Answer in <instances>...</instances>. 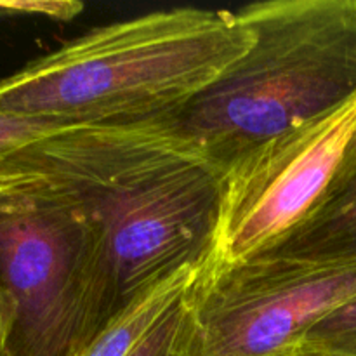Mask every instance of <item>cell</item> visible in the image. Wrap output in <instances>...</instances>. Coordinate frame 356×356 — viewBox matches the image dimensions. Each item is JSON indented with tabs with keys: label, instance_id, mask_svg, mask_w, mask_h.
I'll list each match as a JSON object with an SVG mask.
<instances>
[{
	"label": "cell",
	"instance_id": "cell-7",
	"mask_svg": "<svg viewBox=\"0 0 356 356\" xmlns=\"http://www.w3.org/2000/svg\"><path fill=\"white\" fill-rule=\"evenodd\" d=\"M282 250L356 252V163L339 197L298 240Z\"/></svg>",
	"mask_w": 356,
	"mask_h": 356
},
{
	"label": "cell",
	"instance_id": "cell-5",
	"mask_svg": "<svg viewBox=\"0 0 356 356\" xmlns=\"http://www.w3.org/2000/svg\"><path fill=\"white\" fill-rule=\"evenodd\" d=\"M222 165L191 136L152 153L80 204L96 221L122 306L207 256Z\"/></svg>",
	"mask_w": 356,
	"mask_h": 356
},
{
	"label": "cell",
	"instance_id": "cell-11",
	"mask_svg": "<svg viewBox=\"0 0 356 356\" xmlns=\"http://www.w3.org/2000/svg\"><path fill=\"white\" fill-rule=\"evenodd\" d=\"M83 9L79 2H47V0H0V14H38L54 19H73Z\"/></svg>",
	"mask_w": 356,
	"mask_h": 356
},
{
	"label": "cell",
	"instance_id": "cell-12",
	"mask_svg": "<svg viewBox=\"0 0 356 356\" xmlns=\"http://www.w3.org/2000/svg\"><path fill=\"white\" fill-rule=\"evenodd\" d=\"M16 301L0 278V356H6L14 325H16Z\"/></svg>",
	"mask_w": 356,
	"mask_h": 356
},
{
	"label": "cell",
	"instance_id": "cell-15",
	"mask_svg": "<svg viewBox=\"0 0 356 356\" xmlns=\"http://www.w3.org/2000/svg\"><path fill=\"white\" fill-rule=\"evenodd\" d=\"M298 348L299 346H296L292 351H287V353H282V355H273V356H296V353H298Z\"/></svg>",
	"mask_w": 356,
	"mask_h": 356
},
{
	"label": "cell",
	"instance_id": "cell-4",
	"mask_svg": "<svg viewBox=\"0 0 356 356\" xmlns=\"http://www.w3.org/2000/svg\"><path fill=\"white\" fill-rule=\"evenodd\" d=\"M356 163V97L229 160L197 284L298 240L339 197Z\"/></svg>",
	"mask_w": 356,
	"mask_h": 356
},
{
	"label": "cell",
	"instance_id": "cell-14",
	"mask_svg": "<svg viewBox=\"0 0 356 356\" xmlns=\"http://www.w3.org/2000/svg\"><path fill=\"white\" fill-rule=\"evenodd\" d=\"M24 179H26V177H24L23 174L16 172V170L13 169H7L6 165L0 163V193L6 190H10V188L14 186H19L21 183H24Z\"/></svg>",
	"mask_w": 356,
	"mask_h": 356
},
{
	"label": "cell",
	"instance_id": "cell-8",
	"mask_svg": "<svg viewBox=\"0 0 356 356\" xmlns=\"http://www.w3.org/2000/svg\"><path fill=\"white\" fill-rule=\"evenodd\" d=\"M72 125L56 124L42 118L0 113V162L38 141L51 138Z\"/></svg>",
	"mask_w": 356,
	"mask_h": 356
},
{
	"label": "cell",
	"instance_id": "cell-3",
	"mask_svg": "<svg viewBox=\"0 0 356 356\" xmlns=\"http://www.w3.org/2000/svg\"><path fill=\"white\" fill-rule=\"evenodd\" d=\"M0 278L17 312L6 356H82L122 308L96 221L28 179L0 193Z\"/></svg>",
	"mask_w": 356,
	"mask_h": 356
},
{
	"label": "cell",
	"instance_id": "cell-10",
	"mask_svg": "<svg viewBox=\"0 0 356 356\" xmlns=\"http://www.w3.org/2000/svg\"><path fill=\"white\" fill-rule=\"evenodd\" d=\"M186 302L188 299L163 318L131 356H179L186 325Z\"/></svg>",
	"mask_w": 356,
	"mask_h": 356
},
{
	"label": "cell",
	"instance_id": "cell-9",
	"mask_svg": "<svg viewBox=\"0 0 356 356\" xmlns=\"http://www.w3.org/2000/svg\"><path fill=\"white\" fill-rule=\"evenodd\" d=\"M305 341H313L341 355L356 356V299L327 316Z\"/></svg>",
	"mask_w": 356,
	"mask_h": 356
},
{
	"label": "cell",
	"instance_id": "cell-2",
	"mask_svg": "<svg viewBox=\"0 0 356 356\" xmlns=\"http://www.w3.org/2000/svg\"><path fill=\"white\" fill-rule=\"evenodd\" d=\"M236 16L252 47L179 117L222 167L356 97V0H261Z\"/></svg>",
	"mask_w": 356,
	"mask_h": 356
},
{
	"label": "cell",
	"instance_id": "cell-1",
	"mask_svg": "<svg viewBox=\"0 0 356 356\" xmlns=\"http://www.w3.org/2000/svg\"><path fill=\"white\" fill-rule=\"evenodd\" d=\"M254 38L228 9L183 6L113 21L0 80V113L63 125L172 120Z\"/></svg>",
	"mask_w": 356,
	"mask_h": 356
},
{
	"label": "cell",
	"instance_id": "cell-13",
	"mask_svg": "<svg viewBox=\"0 0 356 356\" xmlns=\"http://www.w3.org/2000/svg\"><path fill=\"white\" fill-rule=\"evenodd\" d=\"M296 356H346L341 355L337 351L329 350V348L322 346L318 343H313V341H302L298 348V353Z\"/></svg>",
	"mask_w": 356,
	"mask_h": 356
},
{
	"label": "cell",
	"instance_id": "cell-6",
	"mask_svg": "<svg viewBox=\"0 0 356 356\" xmlns=\"http://www.w3.org/2000/svg\"><path fill=\"white\" fill-rule=\"evenodd\" d=\"M202 264L183 268L125 302L82 356H131L163 318L190 296Z\"/></svg>",
	"mask_w": 356,
	"mask_h": 356
}]
</instances>
